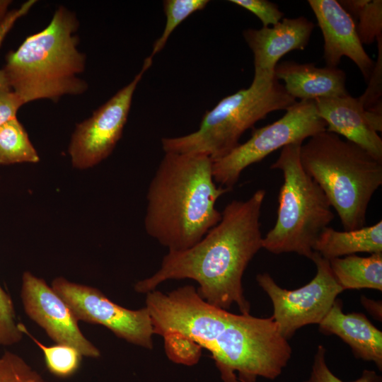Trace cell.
<instances>
[{
    "label": "cell",
    "instance_id": "obj_1",
    "mask_svg": "<svg viewBox=\"0 0 382 382\" xmlns=\"http://www.w3.org/2000/svg\"><path fill=\"white\" fill-rule=\"evenodd\" d=\"M146 294L154 334H180L210 352L224 382L274 380L291 347L272 316L234 314L204 301L191 285Z\"/></svg>",
    "mask_w": 382,
    "mask_h": 382
},
{
    "label": "cell",
    "instance_id": "obj_2",
    "mask_svg": "<svg viewBox=\"0 0 382 382\" xmlns=\"http://www.w3.org/2000/svg\"><path fill=\"white\" fill-rule=\"evenodd\" d=\"M265 195V190H257L246 200L229 202L220 221L199 242L183 250H168L158 270L137 282L134 290L147 294L166 280L191 279L209 304L225 310L236 304L242 314H249L242 278L262 248L260 218Z\"/></svg>",
    "mask_w": 382,
    "mask_h": 382
},
{
    "label": "cell",
    "instance_id": "obj_3",
    "mask_svg": "<svg viewBox=\"0 0 382 382\" xmlns=\"http://www.w3.org/2000/svg\"><path fill=\"white\" fill-rule=\"evenodd\" d=\"M228 191L216 185L209 156L166 152L148 188L145 230L168 250L187 249L220 221L215 204Z\"/></svg>",
    "mask_w": 382,
    "mask_h": 382
},
{
    "label": "cell",
    "instance_id": "obj_4",
    "mask_svg": "<svg viewBox=\"0 0 382 382\" xmlns=\"http://www.w3.org/2000/svg\"><path fill=\"white\" fill-rule=\"evenodd\" d=\"M78 27L76 16L60 6L45 28L8 53L3 69L23 104L86 91L87 83L77 77L85 67V56L77 49Z\"/></svg>",
    "mask_w": 382,
    "mask_h": 382
},
{
    "label": "cell",
    "instance_id": "obj_5",
    "mask_svg": "<svg viewBox=\"0 0 382 382\" xmlns=\"http://www.w3.org/2000/svg\"><path fill=\"white\" fill-rule=\"evenodd\" d=\"M300 161L337 213L345 231L364 226L369 204L382 185V161L324 131L301 144Z\"/></svg>",
    "mask_w": 382,
    "mask_h": 382
},
{
    "label": "cell",
    "instance_id": "obj_6",
    "mask_svg": "<svg viewBox=\"0 0 382 382\" xmlns=\"http://www.w3.org/2000/svg\"><path fill=\"white\" fill-rule=\"evenodd\" d=\"M302 144L282 147L270 167L281 170L284 180L277 220L263 237L262 248L276 255L295 253L311 259L317 238L335 215L323 190L302 167L299 156Z\"/></svg>",
    "mask_w": 382,
    "mask_h": 382
},
{
    "label": "cell",
    "instance_id": "obj_7",
    "mask_svg": "<svg viewBox=\"0 0 382 382\" xmlns=\"http://www.w3.org/2000/svg\"><path fill=\"white\" fill-rule=\"evenodd\" d=\"M296 102L275 78L254 79L248 88L221 99L204 115L198 129L161 139L165 153H197L212 161L221 158L238 144L243 134L274 111L286 110Z\"/></svg>",
    "mask_w": 382,
    "mask_h": 382
},
{
    "label": "cell",
    "instance_id": "obj_8",
    "mask_svg": "<svg viewBox=\"0 0 382 382\" xmlns=\"http://www.w3.org/2000/svg\"><path fill=\"white\" fill-rule=\"evenodd\" d=\"M326 130V123L319 116L314 100L296 102L278 120L255 129L251 137L239 144L225 156L212 161L214 180L220 187L231 190L241 173L270 154L292 143Z\"/></svg>",
    "mask_w": 382,
    "mask_h": 382
},
{
    "label": "cell",
    "instance_id": "obj_9",
    "mask_svg": "<svg viewBox=\"0 0 382 382\" xmlns=\"http://www.w3.org/2000/svg\"><path fill=\"white\" fill-rule=\"evenodd\" d=\"M311 260L316 267V274L307 284L288 290L279 286L265 272L256 280L269 296L273 305L272 316L281 335L287 340L301 328L319 324L344 289L336 281L329 260L314 252Z\"/></svg>",
    "mask_w": 382,
    "mask_h": 382
},
{
    "label": "cell",
    "instance_id": "obj_10",
    "mask_svg": "<svg viewBox=\"0 0 382 382\" xmlns=\"http://www.w3.org/2000/svg\"><path fill=\"white\" fill-rule=\"evenodd\" d=\"M52 288L79 320L102 325L128 342L153 349L154 328L146 306L139 310L125 308L98 289L74 283L62 277L53 280Z\"/></svg>",
    "mask_w": 382,
    "mask_h": 382
},
{
    "label": "cell",
    "instance_id": "obj_11",
    "mask_svg": "<svg viewBox=\"0 0 382 382\" xmlns=\"http://www.w3.org/2000/svg\"><path fill=\"white\" fill-rule=\"evenodd\" d=\"M153 58L144 59L140 71L127 86L76 125L71 136L69 153L72 165L78 169L96 166L113 151L122 137L130 110L134 93Z\"/></svg>",
    "mask_w": 382,
    "mask_h": 382
},
{
    "label": "cell",
    "instance_id": "obj_12",
    "mask_svg": "<svg viewBox=\"0 0 382 382\" xmlns=\"http://www.w3.org/2000/svg\"><path fill=\"white\" fill-rule=\"evenodd\" d=\"M21 296L25 313L57 344L73 347L84 357L100 356V350L81 331L71 308L44 279L25 272Z\"/></svg>",
    "mask_w": 382,
    "mask_h": 382
},
{
    "label": "cell",
    "instance_id": "obj_13",
    "mask_svg": "<svg viewBox=\"0 0 382 382\" xmlns=\"http://www.w3.org/2000/svg\"><path fill=\"white\" fill-rule=\"evenodd\" d=\"M315 100L326 131L342 135L382 161V105L365 109L358 98L349 94Z\"/></svg>",
    "mask_w": 382,
    "mask_h": 382
},
{
    "label": "cell",
    "instance_id": "obj_14",
    "mask_svg": "<svg viewBox=\"0 0 382 382\" xmlns=\"http://www.w3.org/2000/svg\"><path fill=\"white\" fill-rule=\"evenodd\" d=\"M324 40L326 66L335 68L341 58L352 60L368 81L374 62L364 50L351 16L336 0H308Z\"/></svg>",
    "mask_w": 382,
    "mask_h": 382
},
{
    "label": "cell",
    "instance_id": "obj_15",
    "mask_svg": "<svg viewBox=\"0 0 382 382\" xmlns=\"http://www.w3.org/2000/svg\"><path fill=\"white\" fill-rule=\"evenodd\" d=\"M315 25L303 16L283 18L272 28L247 29L243 37L253 53L254 79L272 80L278 61L307 46Z\"/></svg>",
    "mask_w": 382,
    "mask_h": 382
},
{
    "label": "cell",
    "instance_id": "obj_16",
    "mask_svg": "<svg viewBox=\"0 0 382 382\" xmlns=\"http://www.w3.org/2000/svg\"><path fill=\"white\" fill-rule=\"evenodd\" d=\"M318 325L322 333L335 335L347 343L356 358L372 361L382 369V332L364 314L344 313L342 301L336 299Z\"/></svg>",
    "mask_w": 382,
    "mask_h": 382
},
{
    "label": "cell",
    "instance_id": "obj_17",
    "mask_svg": "<svg viewBox=\"0 0 382 382\" xmlns=\"http://www.w3.org/2000/svg\"><path fill=\"white\" fill-rule=\"evenodd\" d=\"M274 78L283 80L287 93L293 98L316 100L349 94L346 89V74L337 67H316L313 64L286 61L277 64Z\"/></svg>",
    "mask_w": 382,
    "mask_h": 382
},
{
    "label": "cell",
    "instance_id": "obj_18",
    "mask_svg": "<svg viewBox=\"0 0 382 382\" xmlns=\"http://www.w3.org/2000/svg\"><path fill=\"white\" fill-rule=\"evenodd\" d=\"M313 250L328 260L357 253H382V221L350 231L328 226L320 233Z\"/></svg>",
    "mask_w": 382,
    "mask_h": 382
},
{
    "label": "cell",
    "instance_id": "obj_19",
    "mask_svg": "<svg viewBox=\"0 0 382 382\" xmlns=\"http://www.w3.org/2000/svg\"><path fill=\"white\" fill-rule=\"evenodd\" d=\"M331 271L340 286L346 289L382 290V253L368 257L350 255L329 260Z\"/></svg>",
    "mask_w": 382,
    "mask_h": 382
},
{
    "label": "cell",
    "instance_id": "obj_20",
    "mask_svg": "<svg viewBox=\"0 0 382 382\" xmlns=\"http://www.w3.org/2000/svg\"><path fill=\"white\" fill-rule=\"evenodd\" d=\"M38 154L17 118L0 126V164L37 163Z\"/></svg>",
    "mask_w": 382,
    "mask_h": 382
},
{
    "label": "cell",
    "instance_id": "obj_21",
    "mask_svg": "<svg viewBox=\"0 0 382 382\" xmlns=\"http://www.w3.org/2000/svg\"><path fill=\"white\" fill-rule=\"evenodd\" d=\"M19 328L42 349L46 366L52 374L62 378L69 377L79 369L83 356L76 348L59 344L45 346L30 335L22 323H19Z\"/></svg>",
    "mask_w": 382,
    "mask_h": 382
},
{
    "label": "cell",
    "instance_id": "obj_22",
    "mask_svg": "<svg viewBox=\"0 0 382 382\" xmlns=\"http://www.w3.org/2000/svg\"><path fill=\"white\" fill-rule=\"evenodd\" d=\"M208 3L207 0L163 1L166 25L161 35L155 41L150 56L153 58L156 54L161 51L177 26L193 13L204 9Z\"/></svg>",
    "mask_w": 382,
    "mask_h": 382
},
{
    "label": "cell",
    "instance_id": "obj_23",
    "mask_svg": "<svg viewBox=\"0 0 382 382\" xmlns=\"http://www.w3.org/2000/svg\"><path fill=\"white\" fill-rule=\"evenodd\" d=\"M352 20L361 44H371L382 36V1L369 0Z\"/></svg>",
    "mask_w": 382,
    "mask_h": 382
},
{
    "label": "cell",
    "instance_id": "obj_24",
    "mask_svg": "<svg viewBox=\"0 0 382 382\" xmlns=\"http://www.w3.org/2000/svg\"><path fill=\"white\" fill-rule=\"evenodd\" d=\"M0 382H47L22 357L6 351L0 356Z\"/></svg>",
    "mask_w": 382,
    "mask_h": 382
},
{
    "label": "cell",
    "instance_id": "obj_25",
    "mask_svg": "<svg viewBox=\"0 0 382 382\" xmlns=\"http://www.w3.org/2000/svg\"><path fill=\"white\" fill-rule=\"evenodd\" d=\"M23 334L11 298L0 286V346L17 344L21 340Z\"/></svg>",
    "mask_w": 382,
    "mask_h": 382
},
{
    "label": "cell",
    "instance_id": "obj_26",
    "mask_svg": "<svg viewBox=\"0 0 382 382\" xmlns=\"http://www.w3.org/2000/svg\"><path fill=\"white\" fill-rule=\"evenodd\" d=\"M325 353V347L319 345L314 355L310 376L303 382H345L330 371L326 364ZM381 376L374 371L365 369L359 378L349 382H381Z\"/></svg>",
    "mask_w": 382,
    "mask_h": 382
},
{
    "label": "cell",
    "instance_id": "obj_27",
    "mask_svg": "<svg viewBox=\"0 0 382 382\" xmlns=\"http://www.w3.org/2000/svg\"><path fill=\"white\" fill-rule=\"evenodd\" d=\"M168 357L173 362L192 365L200 357L201 347L189 338L180 334L163 336Z\"/></svg>",
    "mask_w": 382,
    "mask_h": 382
},
{
    "label": "cell",
    "instance_id": "obj_28",
    "mask_svg": "<svg viewBox=\"0 0 382 382\" xmlns=\"http://www.w3.org/2000/svg\"><path fill=\"white\" fill-rule=\"evenodd\" d=\"M378 42V59L374 63V67L366 90L359 98V101L366 109L376 107L381 103L382 94V36L376 39Z\"/></svg>",
    "mask_w": 382,
    "mask_h": 382
},
{
    "label": "cell",
    "instance_id": "obj_29",
    "mask_svg": "<svg viewBox=\"0 0 382 382\" xmlns=\"http://www.w3.org/2000/svg\"><path fill=\"white\" fill-rule=\"evenodd\" d=\"M236 4L250 11L262 22V27L272 26L278 23L284 17V13L277 5L267 0H231Z\"/></svg>",
    "mask_w": 382,
    "mask_h": 382
},
{
    "label": "cell",
    "instance_id": "obj_30",
    "mask_svg": "<svg viewBox=\"0 0 382 382\" xmlns=\"http://www.w3.org/2000/svg\"><path fill=\"white\" fill-rule=\"evenodd\" d=\"M23 105V101L11 89L0 91V126L16 118L18 110Z\"/></svg>",
    "mask_w": 382,
    "mask_h": 382
},
{
    "label": "cell",
    "instance_id": "obj_31",
    "mask_svg": "<svg viewBox=\"0 0 382 382\" xmlns=\"http://www.w3.org/2000/svg\"><path fill=\"white\" fill-rule=\"evenodd\" d=\"M1 40H0V44ZM11 89L4 69H0V91Z\"/></svg>",
    "mask_w": 382,
    "mask_h": 382
},
{
    "label": "cell",
    "instance_id": "obj_32",
    "mask_svg": "<svg viewBox=\"0 0 382 382\" xmlns=\"http://www.w3.org/2000/svg\"><path fill=\"white\" fill-rule=\"evenodd\" d=\"M10 3V1H0V24L6 18L5 14Z\"/></svg>",
    "mask_w": 382,
    "mask_h": 382
}]
</instances>
